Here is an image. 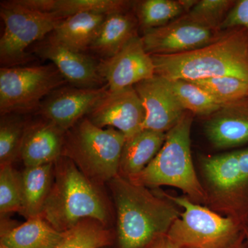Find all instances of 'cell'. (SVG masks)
<instances>
[{
  "label": "cell",
  "instance_id": "22",
  "mask_svg": "<svg viewBox=\"0 0 248 248\" xmlns=\"http://www.w3.org/2000/svg\"><path fill=\"white\" fill-rule=\"evenodd\" d=\"M54 172L53 163L26 168L21 173L22 208L20 214L27 219L40 216L51 190Z\"/></svg>",
  "mask_w": 248,
  "mask_h": 248
},
{
  "label": "cell",
  "instance_id": "21",
  "mask_svg": "<svg viewBox=\"0 0 248 248\" xmlns=\"http://www.w3.org/2000/svg\"><path fill=\"white\" fill-rule=\"evenodd\" d=\"M63 234L42 217H36L1 233L0 244L7 248H55Z\"/></svg>",
  "mask_w": 248,
  "mask_h": 248
},
{
  "label": "cell",
  "instance_id": "28",
  "mask_svg": "<svg viewBox=\"0 0 248 248\" xmlns=\"http://www.w3.org/2000/svg\"><path fill=\"white\" fill-rule=\"evenodd\" d=\"M188 81L200 86L223 107L248 97V83L234 77H217Z\"/></svg>",
  "mask_w": 248,
  "mask_h": 248
},
{
  "label": "cell",
  "instance_id": "1",
  "mask_svg": "<svg viewBox=\"0 0 248 248\" xmlns=\"http://www.w3.org/2000/svg\"><path fill=\"white\" fill-rule=\"evenodd\" d=\"M151 57L155 75L164 79L195 81L230 76L248 83V30L235 28L197 50Z\"/></svg>",
  "mask_w": 248,
  "mask_h": 248
},
{
  "label": "cell",
  "instance_id": "30",
  "mask_svg": "<svg viewBox=\"0 0 248 248\" xmlns=\"http://www.w3.org/2000/svg\"><path fill=\"white\" fill-rule=\"evenodd\" d=\"M236 1L231 0H202L186 14L190 19L219 32L227 15Z\"/></svg>",
  "mask_w": 248,
  "mask_h": 248
},
{
  "label": "cell",
  "instance_id": "20",
  "mask_svg": "<svg viewBox=\"0 0 248 248\" xmlns=\"http://www.w3.org/2000/svg\"><path fill=\"white\" fill-rule=\"evenodd\" d=\"M29 9L63 19L76 14L94 13L110 15L128 11L131 1L124 0H17Z\"/></svg>",
  "mask_w": 248,
  "mask_h": 248
},
{
  "label": "cell",
  "instance_id": "14",
  "mask_svg": "<svg viewBox=\"0 0 248 248\" xmlns=\"http://www.w3.org/2000/svg\"><path fill=\"white\" fill-rule=\"evenodd\" d=\"M133 87L144 108L143 129L167 133L185 114L164 78L155 75Z\"/></svg>",
  "mask_w": 248,
  "mask_h": 248
},
{
  "label": "cell",
  "instance_id": "16",
  "mask_svg": "<svg viewBox=\"0 0 248 248\" xmlns=\"http://www.w3.org/2000/svg\"><path fill=\"white\" fill-rule=\"evenodd\" d=\"M64 132L45 120L26 128L20 156L26 168L53 164L62 156Z\"/></svg>",
  "mask_w": 248,
  "mask_h": 248
},
{
  "label": "cell",
  "instance_id": "8",
  "mask_svg": "<svg viewBox=\"0 0 248 248\" xmlns=\"http://www.w3.org/2000/svg\"><path fill=\"white\" fill-rule=\"evenodd\" d=\"M0 16L4 24L0 40V60L4 67L27 61L26 49L51 33L62 20L23 6L17 0L1 1Z\"/></svg>",
  "mask_w": 248,
  "mask_h": 248
},
{
  "label": "cell",
  "instance_id": "34",
  "mask_svg": "<svg viewBox=\"0 0 248 248\" xmlns=\"http://www.w3.org/2000/svg\"><path fill=\"white\" fill-rule=\"evenodd\" d=\"M237 248H248L245 247V246H242V245H239V246H238Z\"/></svg>",
  "mask_w": 248,
  "mask_h": 248
},
{
  "label": "cell",
  "instance_id": "10",
  "mask_svg": "<svg viewBox=\"0 0 248 248\" xmlns=\"http://www.w3.org/2000/svg\"><path fill=\"white\" fill-rule=\"evenodd\" d=\"M35 51L40 58L51 62L71 86L98 89L107 85L99 74L95 59L65 45L53 32L38 42Z\"/></svg>",
  "mask_w": 248,
  "mask_h": 248
},
{
  "label": "cell",
  "instance_id": "23",
  "mask_svg": "<svg viewBox=\"0 0 248 248\" xmlns=\"http://www.w3.org/2000/svg\"><path fill=\"white\" fill-rule=\"evenodd\" d=\"M107 17L94 13L76 14L62 19L52 32L68 46L88 51Z\"/></svg>",
  "mask_w": 248,
  "mask_h": 248
},
{
  "label": "cell",
  "instance_id": "29",
  "mask_svg": "<svg viewBox=\"0 0 248 248\" xmlns=\"http://www.w3.org/2000/svg\"><path fill=\"white\" fill-rule=\"evenodd\" d=\"M22 208V176L12 164L1 166L0 170V213H20Z\"/></svg>",
  "mask_w": 248,
  "mask_h": 248
},
{
  "label": "cell",
  "instance_id": "27",
  "mask_svg": "<svg viewBox=\"0 0 248 248\" xmlns=\"http://www.w3.org/2000/svg\"><path fill=\"white\" fill-rule=\"evenodd\" d=\"M18 114H7L1 117L0 122V164H12L20 155L25 123Z\"/></svg>",
  "mask_w": 248,
  "mask_h": 248
},
{
  "label": "cell",
  "instance_id": "7",
  "mask_svg": "<svg viewBox=\"0 0 248 248\" xmlns=\"http://www.w3.org/2000/svg\"><path fill=\"white\" fill-rule=\"evenodd\" d=\"M68 84L53 63L3 67L0 70V112L22 114L37 110L55 90Z\"/></svg>",
  "mask_w": 248,
  "mask_h": 248
},
{
  "label": "cell",
  "instance_id": "18",
  "mask_svg": "<svg viewBox=\"0 0 248 248\" xmlns=\"http://www.w3.org/2000/svg\"><path fill=\"white\" fill-rule=\"evenodd\" d=\"M139 27L136 15L129 11L108 15L89 50L101 60L112 58L138 35Z\"/></svg>",
  "mask_w": 248,
  "mask_h": 248
},
{
  "label": "cell",
  "instance_id": "31",
  "mask_svg": "<svg viewBox=\"0 0 248 248\" xmlns=\"http://www.w3.org/2000/svg\"><path fill=\"white\" fill-rule=\"evenodd\" d=\"M235 28H244L248 30V0L235 1L221 25V31Z\"/></svg>",
  "mask_w": 248,
  "mask_h": 248
},
{
  "label": "cell",
  "instance_id": "25",
  "mask_svg": "<svg viewBox=\"0 0 248 248\" xmlns=\"http://www.w3.org/2000/svg\"><path fill=\"white\" fill-rule=\"evenodd\" d=\"M110 231L95 220L86 219L70 231L55 248H102L110 244Z\"/></svg>",
  "mask_w": 248,
  "mask_h": 248
},
{
  "label": "cell",
  "instance_id": "2",
  "mask_svg": "<svg viewBox=\"0 0 248 248\" xmlns=\"http://www.w3.org/2000/svg\"><path fill=\"white\" fill-rule=\"evenodd\" d=\"M120 248H143L167 234L180 217L177 208L146 186L119 174L110 182Z\"/></svg>",
  "mask_w": 248,
  "mask_h": 248
},
{
  "label": "cell",
  "instance_id": "15",
  "mask_svg": "<svg viewBox=\"0 0 248 248\" xmlns=\"http://www.w3.org/2000/svg\"><path fill=\"white\" fill-rule=\"evenodd\" d=\"M208 140L218 148L248 143V97L230 103L213 114L206 122Z\"/></svg>",
  "mask_w": 248,
  "mask_h": 248
},
{
  "label": "cell",
  "instance_id": "12",
  "mask_svg": "<svg viewBox=\"0 0 248 248\" xmlns=\"http://www.w3.org/2000/svg\"><path fill=\"white\" fill-rule=\"evenodd\" d=\"M108 85L98 89L63 86L53 91L41 102L37 112L66 132L89 115L108 91Z\"/></svg>",
  "mask_w": 248,
  "mask_h": 248
},
{
  "label": "cell",
  "instance_id": "26",
  "mask_svg": "<svg viewBox=\"0 0 248 248\" xmlns=\"http://www.w3.org/2000/svg\"><path fill=\"white\" fill-rule=\"evenodd\" d=\"M185 11L181 0H146L138 3L136 16L139 25L145 31L164 27Z\"/></svg>",
  "mask_w": 248,
  "mask_h": 248
},
{
  "label": "cell",
  "instance_id": "19",
  "mask_svg": "<svg viewBox=\"0 0 248 248\" xmlns=\"http://www.w3.org/2000/svg\"><path fill=\"white\" fill-rule=\"evenodd\" d=\"M166 133L143 129L124 144L120 164L122 177L133 180L138 177L162 148Z\"/></svg>",
  "mask_w": 248,
  "mask_h": 248
},
{
  "label": "cell",
  "instance_id": "17",
  "mask_svg": "<svg viewBox=\"0 0 248 248\" xmlns=\"http://www.w3.org/2000/svg\"><path fill=\"white\" fill-rule=\"evenodd\" d=\"M203 168L204 173L212 186L234 200L240 221H245L246 206L241 186L238 151L205 158L203 161Z\"/></svg>",
  "mask_w": 248,
  "mask_h": 248
},
{
  "label": "cell",
  "instance_id": "11",
  "mask_svg": "<svg viewBox=\"0 0 248 248\" xmlns=\"http://www.w3.org/2000/svg\"><path fill=\"white\" fill-rule=\"evenodd\" d=\"M145 110L133 86L108 91L87 115V118L100 128L112 126L132 138L143 129Z\"/></svg>",
  "mask_w": 248,
  "mask_h": 248
},
{
  "label": "cell",
  "instance_id": "33",
  "mask_svg": "<svg viewBox=\"0 0 248 248\" xmlns=\"http://www.w3.org/2000/svg\"><path fill=\"white\" fill-rule=\"evenodd\" d=\"M244 232H245V234H246V236H247L248 245V228H245Z\"/></svg>",
  "mask_w": 248,
  "mask_h": 248
},
{
  "label": "cell",
  "instance_id": "6",
  "mask_svg": "<svg viewBox=\"0 0 248 248\" xmlns=\"http://www.w3.org/2000/svg\"><path fill=\"white\" fill-rule=\"evenodd\" d=\"M168 197L184 209L166 234L178 247L231 248L245 229L238 220L219 216L187 197Z\"/></svg>",
  "mask_w": 248,
  "mask_h": 248
},
{
  "label": "cell",
  "instance_id": "35",
  "mask_svg": "<svg viewBox=\"0 0 248 248\" xmlns=\"http://www.w3.org/2000/svg\"><path fill=\"white\" fill-rule=\"evenodd\" d=\"M0 248H7L6 246H4V245L0 244Z\"/></svg>",
  "mask_w": 248,
  "mask_h": 248
},
{
  "label": "cell",
  "instance_id": "3",
  "mask_svg": "<svg viewBox=\"0 0 248 248\" xmlns=\"http://www.w3.org/2000/svg\"><path fill=\"white\" fill-rule=\"evenodd\" d=\"M54 167L53 185L40 217L60 232L86 219L107 226L110 220L108 205L95 183L66 156H60Z\"/></svg>",
  "mask_w": 248,
  "mask_h": 248
},
{
  "label": "cell",
  "instance_id": "4",
  "mask_svg": "<svg viewBox=\"0 0 248 248\" xmlns=\"http://www.w3.org/2000/svg\"><path fill=\"white\" fill-rule=\"evenodd\" d=\"M125 135L84 117L63 135L62 156L71 159L94 183L110 182L120 173Z\"/></svg>",
  "mask_w": 248,
  "mask_h": 248
},
{
  "label": "cell",
  "instance_id": "32",
  "mask_svg": "<svg viewBox=\"0 0 248 248\" xmlns=\"http://www.w3.org/2000/svg\"><path fill=\"white\" fill-rule=\"evenodd\" d=\"M152 248H180L176 246L175 244H173L172 241H170L167 237V236H164V237L159 238L158 241L155 243L154 246Z\"/></svg>",
  "mask_w": 248,
  "mask_h": 248
},
{
  "label": "cell",
  "instance_id": "9",
  "mask_svg": "<svg viewBox=\"0 0 248 248\" xmlns=\"http://www.w3.org/2000/svg\"><path fill=\"white\" fill-rule=\"evenodd\" d=\"M221 35L186 15L164 27L143 31L141 37L147 53L151 55H168L202 48L213 43Z\"/></svg>",
  "mask_w": 248,
  "mask_h": 248
},
{
  "label": "cell",
  "instance_id": "13",
  "mask_svg": "<svg viewBox=\"0 0 248 248\" xmlns=\"http://www.w3.org/2000/svg\"><path fill=\"white\" fill-rule=\"evenodd\" d=\"M98 69L110 91L134 86L155 76L153 58L139 35L112 58L100 60Z\"/></svg>",
  "mask_w": 248,
  "mask_h": 248
},
{
  "label": "cell",
  "instance_id": "5",
  "mask_svg": "<svg viewBox=\"0 0 248 248\" xmlns=\"http://www.w3.org/2000/svg\"><path fill=\"white\" fill-rule=\"evenodd\" d=\"M192 117L184 114L166 133L162 148L146 169L132 182L144 186H169L184 191L194 201L202 202L205 192L196 174L190 150Z\"/></svg>",
  "mask_w": 248,
  "mask_h": 248
},
{
  "label": "cell",
  "instance_id": "24",
  "mask_svg": "<svg viewBox=\"0 0 248 248\" xmlns=\"http://www.w3.org/2000/svg\"><path fill=\"white\" fill-rule=\"evenodd\" d=\"M168 86L184 110L200 115H210L223 106L200 86L186 80L166 79Z\"/></svg>",
  "mask_w": 248,
  "mask_h": 248
}]
</instances>
